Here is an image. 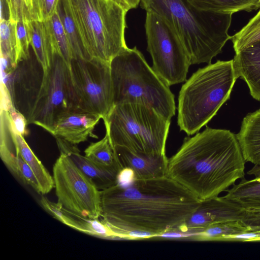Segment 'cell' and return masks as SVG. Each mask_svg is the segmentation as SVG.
<instances>
[{"mask_svg": "<svg viewBox=\"0 0 260 260\" xmlns=\"http://www.w3.org/2000/svg\"><path fill=\"white\" fill-rule=\"evenodd\" d=\"M241 221L250 229V231H260V208L245 209Z\"/></svg>", "mask_w": 260, "mask_h": 260, "instance_id": "836d02e7", "label": "cell"}, {"mask_svg": "<svg viewBox=\"0 0 260 260\" xmlns=\"http://www.w3.org/2000/svg\"><path fill=\"white\" fill-rule=\"evenodd\" d=\"M63 28L74 55L73 59H88L82 47L74 21L66 5L60 1L58 7Z\"/></svg>", "mask_w": 260, "mask_h": 260, "instance_id": "83f0119b", "label": "cell"}, {"mask_svg": "<svg viewBox=\"0 0 260 260\" xmlns=\"http://www.w3.org/2000/svg\"><path fill=\"white\" fill-rule=\"evenodd\" d=\"M75 24L88 58L110 63L127 46L125 40L128 11L114 0H61Z\"/></svg>", "mask_w": 260, "mask_h": 260, "instance_id": "5b68a950", "label": "cell"}, {"mask_svg": "<svg viewBox=\"0 0 260 260\" xmlns=\"http://www.w3.org/2000/svg\"><path fill=\"white\" fill-rule=\"evenodd\" d=\"M113 147L138 153L166 154L171 120L139 103L114 105L103 119Z\"/></svg>", "mask_w": 260, "mask_h": 260, "instance_id": "52a82bcc", "label": "cell"}, {"mask_svg": "<svg viewBox=\"0 0 260 260\" xmlns=\"http://www.w3.org/2000/svg\"><path fill=\"white\" fill-rule=\"evenodd\" d=\"M234 68L246 83L251 95L260 101V41L235 53Z\"/></svg>", "mask_w": 260, "mask_h": 260, "instance_id": "ac0fdd59", "label": "cell"}, {"mask_svg": "<svg viewBox=\"0 0 260 260\" xmlns=\"http://www.w3.org/2000/svg\"><path fill=\"white\" fill-rule=\"evenodd\" d=\"M114 1H116V2H118L119 4H120V5H121L122 6H123L121 4V2H120V1H119V0H114Z\"/></svg>", "mask_w": 260, "mask_h": 260, "instance_id": "8d00e7d4", "label": "cell"}, {"mask_svg": "<svg viewBox=\"0 0 260 260\" xmlns=\"http://www.w3.org/2000/svg\"><path fill=\"white\" fill-rule=\"evenodd\" d=\"M238 77L233 59L199 69L179 91L177 124L188 135L198 133L228 101Z\"/></svg>", "mask_w": 260, "mask_h": 260, "instance_id": "277c9868", "label": "cell"}, {"mask_svg": "<svg viewBox=\"0 0 260 260\" xmlns=\"http://www.w3.org/2000/svg\"><path fill=\"white\" fill-rule=\"evenodd\" d=\"M1 111H8L13 106L12 98L8 87L1 83Z\"/></svg>", "mask_w": 260, "mask_h": 260, "instance_id": "e575fe53", "label": "cell"}, {"mask_svg": "<svg viewBox=\"0 0 260 260\" xmlns=\"http://www.w3.org/2000/svg\"><path fill=\"white\" fill-rule=\"evenodd\" d=\"M40 203L43 208L55 219L68 226L86 234L98 238L118 240L117 234L99 219H89L73 214L43 196Z\"/></svg>", "mask_w": 260, "mask_h": 260, "instance_id": "9a60e30c", "label": "cell"}, {"mask_svg": "<svg viewBox=\"0 0 260 260\" xmlns=\"http://www.w3.org/2000/svg\"><path fill=\"white\" fill-rule=\"evenodd\" d=\"M61 0H31L30 19L45 21L57 10Z\"/></svg>", "mask_w": 260, "mask_h": 260, "instance_id": "4dcf8cb0", "label": "cell"}, {"mask_svg": "<svg viewBox=\"0 0 260 260\" xmlns=\"http://www.w3.org/2000/svg\"><path fill=\"white\" fill-rule=\"evenodd\" d=\"M122 169L132 172L134 180H148L167 176L166 154L138 153L122 147H113Z\"/></svg>", "mask_w": 260, "mask_h": 260, "instance_id": "5bb4252c", "label": "cell"}, {"mask_svg": "<svg viewBox=\"0 0 260 260\" xmlns=\"http://www.w3.org/2000/svg\"><path fill=\"white\" fill-rule=\"evenodd\" d=\"M2 114L5 118L16 154L19 155L27 163L34 172L40 186V194L44 195L49 193L54 187L53 177L34 154L26 142L24 137L17 134L9 126L5 113H2Z\"/></svg>", "mask_w": 260, "mask_h": 260, "instance_id": "d6986e66", "label": "cell"}, {"mask_svg": "<svg viewBox=\"0 0 260 260\" xmlns=\"http://www.w3.org/2000/svg\"><path fill=\"white\" fill-rule=\"evenodd\" d=\"M128 10L136 8L140 4V0H123Z\"/></svg>", "mask_w": 260, "mask_h": 260, "instance_id": "d590c367", "label": "cell"}, {"mask_svg": "<svg viewBox=\"0 0 260 260\" xmlns=\"http://www.w3.org/2000/svg\"><path fill=\"white\" fill-rule=\"evenodd\" d=\"M85 155L99 167L120 173L123 170L117 158L109 136L106 133L101 140L91 143L84 150Z\"/></svg>", "mask_w": 260, "mask_h": 260, "instance_id": "cb8c5ba5", "label": "cell"}, {"mask_svg": "<svg viewBox=\"0 0 260 260\" xmlns=\"http://www.w3.org/2000/svg\"><path fill=\"white\" fill-rule=\"evenodd\" d=\"M245 209L224 197H214L204 201L179 231L186 232L203 228L211 224L241 220Z\"/></svg>", "mask_w": 260, "mask_h": 260, "instance_id": "7c38bea8", "label": "cell"}, {"mask_svg": "<svg viewBox=\"0 0 260 260\" xmlns=\"http://www.w3.org/2000/svg\"><path fill=\"white\" fill-rule=\"evenodd\" d=\"M146 12L164 18L183 44L191 64L211 63L230 40L232 14L200 10L188 0H140Z\"/></svg>", "mask_w": 260, "mask_h": 260, "instance_id": "3957f363", "label": "cell"}, {"mask_svg": "<svg viewBox=\"0 0 260 260\" xmlns=\"http://www.w3.org/2000/svg\"><path fill=\"white\" fill-rule=\"evenodd\" d=\"M235 53L260 41V10L241 30L231 37Z\"/></svg>", "mask_w": 260, "mask_h": 260, "instance_id": "4316f807", "label": "cell"}, {"mask_svg": "<svg viewBox=\"0 0 260 260\" xmlns=\"http://www.w3.org/2000/svg\"><path fill=\"white\" fill-rule=\"evenodd\" d=\"M248 231H250V229L241 220L228 221L211 224L193 231L175 232L172 234V238L200 241H222L228 236Z\"/></svg>", "mask_w": 260, "mask_h": 260, "instance_id": "ffe728a7", "label": "cell"}, {"mask_svg": "<svg viewBox=\"0 0 260 260\" xmlns=\"http://www.w3.org/2000/svg\"><path fill=\"white\" fill-rule=\"evenodd\" d=\"M30 29V45L43 71H45L50 67L54 54L46 23L31 20Z\"/></svg>", "mask_w": 260, "mask_h": 260, "instance_id": "7402d4cb", "label": "cell"}, {"mask_svg": "<svg viewBox=\"0 0 260 260\" xmlns=\"http://www.w3.org/2000/svg\"><path fill=\"white\" fill-rule=\"evenodd\" d=\"M9 19L17 22L31 20L29 10L24 0H5Z\"/></svg>", "mask_w": 260, "mask_h": 260, "instance_id": "d6a6232c", "label": "cell"}, {"mask_svg": "<svg viewBox=\"0 0 260 260\" xmlns=\"http://www.w3.org/2000/svg\"><path fill=\"white\" fill-rule=\"evenodd\" d=\"M258 4H259V5L260 6V0H258Z\"/></svg>", "mask_w": 260, "mask_h": 260, "instance_id": "74e56055", "label": "cell"}, {"mask_svg": "<svg viewBox=\"0 0 260 260\" xmlns=\"http://www.w3.org/2000/svg\"><path fill=\"white\" fill-rule=\"evenodd\" d=\"M45 21L50 36L53 53L58 54L70 65L74 55L58 9L49 19Z\"/></svg>", "mask_w": 260, "mask_h": 260, "instance_id": "484cf974", "label": "cell"}, {"mask_svg": "<svg viewBox=\"0 0 260 260\" xmlns=\"http://www.w3.org/2000/svg\"><path fill=\"white\" fill-rule=\"evenodd\" d=\"M114 105L139 103L169 120L175 115L174 95L136 46L127 47L110 62Z\"/></svg>", "mask_w": 260, "mask_h": 260, "instance_id": "8992f818", "label": "cell"}, {"mask_svg": "<svg viewBox=\"0 0 260 260\" xmlns=\"http://www.w3.org/2000/svg\"><path fill=\"white\" fill-rule=\"evenodd\" d=\"M77 108L70 65L54 52L50 67L43 71L40 86L26 117L28 123L38 125L50 133L60 116Z\"/></svg>", "mask_w": 260, "mask_h": 260, "instance_id": "ba28073f", "label": "cell"}, {"mask_svg": "<svg viewBox=\"0 0 260 260\" xmlns=\"http://www.w3.org/2000/svg\"><path fill=\"white\" fill-rule=\"evenodd\" d=\"M197 8L215 13L231 14L260 8L258 0H188Z\"/></svg>", "mask_w": 260, "mask_h": 260, "instance_id": "d4e9b609", "label": "cell"}, {"mask_svg": "<svg viewBox=\"0 0 260 260\" xmlns=\"http://www.w3.org/2000/svg\"><path fill=\"white\" fill-rule=\"evenodd\" d=\"M56 139L60 152L68 155L99 190H104L117 183L120 173L99 167L85 155H82L74 144L59 138Z\"/></svg>", "mask_w": 260, "mask_h": 260, "instance_id": "2e32d148", "label": "cell"}, {"mask_svg": "<svg viewBox=\"0 0 260 260\" xmlns=\"http://www.w3.org/2000/svg\"><path fill=\"white\" fill-rule=\"evenodd\" d=\"M102 117L79 108L70 110L60 116L50 134L72 144H78L94 136L92 132Z\"/></svg>", "mask_w": 260, "mask_h": 260, "instance_id": "4fadbf2b", "label": "cell"}, {"mask_svg": "<svg viewBox=\"0 0 260 260\" xmlns=\"http://www.w3.org/2000/svg\"><path fill=\"white\" fill-rule=\"evenodd\" d=\"M245 162L236 135L206 127L169 158L167 176L204 201L243 178Z\"/></svg>", "mask_w": 260, "mask_h": 260, "instance_id": "7a4b0ae2", "label": "cell"}, {"mask_svg": "<svg viewBox=\"0 0 260 260\" xmlns=\"http://www.w3.org/2000/svg\"><path fill=\"white\" fill-rule=\"evenodd\" d=\"M101 198V220L124 240L178 231L201 202L168 176L117 182L102 190Z\"/></svg>", "mask_w": 260, "mask_h": 260, "instance_id": "6da1fadb", "label": "cell"}, {"mask_svg": "<svg viewBox=\"0 0 260 260\" xmlns=\"http://www.w3.org/2000/svg\"><path fill=\"white\" fill-rule=\"evenodd\" d=\"M16 22L9 19H1V55L8 57L15 67L17 66L16 61Z\"/></svg>", "mask_w": 260, "mask_h": 260, "instance_id": "f1b7e54d", "label": "cell"}, {"mask_svg": "<svg viewBox=\"0 0 260 260\" xmlns=\"http://www.w3.org/2000/svg\"><path fill=\"white\" fill-rule=\"evenodd\" d=\"M236 136L245 161L255 165L248 173L260 176V108L246 115Z\"/></svg>", "mask_w": 260, "mask_h": 260, "instance_id": "e0dca14e", "label": "cell"}, {"mask_svg": "<svg viewBox=\"0 0 260 260\" xmlns=\"http://www.w3.org/2000/svg\"><path fill=\"white\" fill-rule=\"evenodd\" d=\"M53 178L57 203L68 211L89 219L102 214V191L66 154L54 164Z\"/></svg>", "mask_w": 260, "mask_h": 260, "instance_id": "30bf717a", "label": "cell"}, {"mask_svg": "<svg viewBox=\"0 0 260 260\" xmlns=\"http://www.w3.org/2000/svg\"><path fill=\"white\" fill-rule=\"evenodd\" d=\"M4 112L9 126L17 134L25 136L28 133L26 125L28 121L20 112H19L14 106L8 111Z\"/></svg>", "mask_w": 260, "mask_h": 260, "instance_id": "1f68e13d", "label": "cell"}, {"mask_svg": "<svg viewBox=\"0 0 260 260\" xmlns=\"http://www.w3.org/2000/svg\"><path fill=\"white\" fill-rule=\"evenodd\" d=\"M29 21H19L16 25V63L27 60L29 56V47L31 42Z\"/></svg>", "mask_w": 260, "mask_h": 260, "instance_id": "f546056e", "label": "cell"}, {"mask_svg": "<svg viewBox=\"0 0 260 260\" xmlns=\"http://www.w3.org/2000/svg\"><path fill=\"white\" fill-rule=\"evenodd\" d=\"M145 28L153 70L169 86L186 81L190 59L172 26L162 17L147 11Z\"/></svg>", "mask_w": 260, "mask_h": 260, "instance_id": "9c48e42d", "label": "cell"}, {"mask_svg": "<svg viewBox=\"0 0 260 260\" xmlns=\"http://www.w3.org/2000/svg\"><path fill=\"white\" fill-rule=\"evenodd\" d=\"M70 68L78 108L103 119L114 106L110 63L73 59Z\"/></svg>", "mask_w": 260, "mask_h": 260, "instance_id": "8fae6325", "label": "cell"}, {"mask_svg": "<svg viewBox=\"0 0 260 260\" xmlns=\"http://www.w3.org/2000/svg\"><path fill=\"white\" fill-rule=\"evenodd\" d=\"M224 197L246 210L260 208V176L250 180L242 178Z\"/></svg>", "mask_w": 260, "mask_h": 260, "instance_id": "603a6c76", "label": "cell"}, {"mask_svg": "<svg viewBox=\"0 0 260 260\" xmlns=\"http://www.w3.org/2000/svg\"><path fill=\"white\" fill-rule=\"evenodd\" d=\"M5 135H2L0 156L7 168L24 183L29 185L40 194V188L37 178L29 166L18 155L14 153L10 147Z\"/></svg>", "mask_w": 260, "mask_h": 260, "instance_id": "44dd1931", "label": "cell"}]
</instances>
